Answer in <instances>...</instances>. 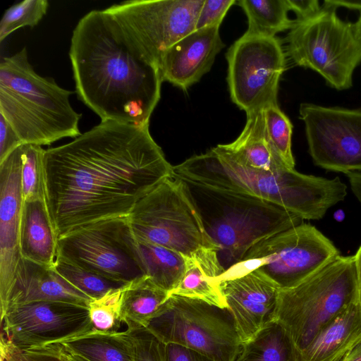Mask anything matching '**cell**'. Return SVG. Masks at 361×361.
<instances>
[{"label": "cell", "instance_id": "cell-1", "mask_svg": "<svg viewBox=\"0 0 361 361\" xmlns=\"http://www.w3.org/2000/svg\"><path fill=\"white\" fill-rule=\"evenodd\" d=\"M43 167L58 238L91 223L128 216L142 197L173 176L149 125L111 121L45 149Z\"/></svg>", "mask_w": 361, "mask_h": 361}, {"label": "cell", "instance_id": "cell-2", "mask_svg": "<svg viewBox=\"0 0 361 361\" xmlns=\"http://www.w3.org/2000/svg\"><path fill=\"white\" fill-rule=\"evenodd\" d=\"M69 56L78 98L101 121L149 125L161 97L159 68L129 47L104 9L78 21Z\"/></svg>", "mask_w": 361, "mask_h": 361}, {"label": "cell", "instance_id": "cell-3", "mask_svg": "<svg viewBox=\"0 0 361 361\" xmlns=\"http://www.w3.org/2000/svg\"><path fill=\"white\" fill-rule=\"evenodd\" d=\"M173 176L264 200L303 220L322 219L347 195V186L338 177L306 175L288 167L252 169L235 161L219 145L173 166Z\"/></svg>", "mask_w": 361, "mask_h": 361}, {"label": "cell", "instance_id": "cell-4", "mask_svg": "<svg viewBox=\"0 0 361 361\" xmlns=\"http://www.w3.org/2000/svg\"><path fill=\"white\" fill-rule=\"evenodd\" d=\"M73 93L53 78L38 75L29 62L25 47L1 61L0 114L23 144L49 145L82 134V115L70 104Z\"/></svg>", "mask_w": 361, "mask_h": 361}, {"label": "cell", "instance_id": "cell-5", "mask_svg": "<svg viewBox=\"0 0 361 361\" xmlns=\"http://www.w3.org/2000/svg\"><path fill=\"white\" fill-rule=\"evenodd\" d=\"M181 180L225 272L240 263L256 244L303 223L300 217L264 200Z\"/></svg>", "mask_w": 361, "mask_h": 361}, {"label": "cell", "instance_id": "cell-6", "mask_svg": "<svg viewBox=\"0 0 361 361\" xmlns=\"http://www.w3.org/2000/svg\"><path fill=\"white\" fill-rule=\"evenodd\" d=\"M128 217L137 240L195 258L213 279L224 274L217 248L181 179L173 176L161 182L135 204Z\"/></svg>", "mask_w": 361, "mask_h": 361}, {"label": "cell", "instance_id": "cell-7", "mask_svg": "<svg viewBox=\"0 0 361 361\" xmlns=\"http://www.w3.org/2000/svg\"><path fill=\"white\" fill-rule=\"evenodd\" d=\"M358 300L355 255H338L296 286L279 290L276 321L302 353L329 323Z\"/></svg>", "mask_w": 361, "mask_h": 361}, {"label": "cell", "instance_id": "cell-8", "mask_svg": "<svg viewBox=\"0 0 361 361\" xmlns=\"http://www.w3.org/2000/svg\"><path fill=\"white\" fill-rule=\"evenodd\" d=\"M336 10L323 4L315 14L293 20L286 53L295 65L315 71L331 87L345 90L361 63V41L354 23L341 19Z\"/></svg>", "mask_w": 361, "mask_h": 361}, {"label": "cell", "instance_id": "cell-9", "mask_svg": "<svg viewBox=\"0 0 361 361\" xmlns=\"http://www.w3.org/2000/svg\"><path fill=\"white\" fill-rule=\"evenodd\" d=\"M145 328L165 345L178 344L215 361H235L242 345L228 308L176 295Z\"/></svg>", "mask_w": 361, "mask_h": 361}, {"label": "cell", "instance_id": "cell-10", "mask_svg": "<svg viewBox=\"0 0 361 361\" xmlns=\"http://www.w3.org/2000/svg\"><path fill=\"white\" fill-rule=\"evenodd\" d=\"M339 255L334 243L314 226L302 223L253 246L222 280L258 269L279 289L296 286Z\"/></svg>", "mask_w": 361, "mask_h": 361}, {"label": "cell", "instance_id": "cell-11", "mask_svg": "<svg viewBox=\"0 0 361 361\" xmlns=\"http://www.w3.org/2000/svg\"><path fill=\"white\" fill-rule=\"evenodd\" d=\"M56 258L124 283L145 275L128 216L91 223L59 236Z\"/></svg>", "mask_w": 361, "mask_h": 361}, {"label": "cell", "instance_id": "cell-12", "mask_svg": "<svg viewBox=\"0 0 361 361\" xmlns=\"http://www.w3.org/2000/svg\"><path fill=\"white\" fill-rule=\"evenodd\" d=\"M204 0H131L104 9L129 47L159 68L165 51L196 30Z\"/></svg>", "mask_w": 361, "mask_h": 361}, {"label": "cell", "instance_id": "cell-13", "mask_svg": "<svg viewBox=\"0 0 361 361\" xmlns=\"http://www.w3.org/2000/svg\"><path fill=\"white\" fill-rule=\"evenodd\" d=\"M227 82L232 102L246 115L278 104L286 56L276 37L245 32L226 54Z\"/></svg>", "mask_w": 361, "mask_h": 361}, {"label": "cell", "instance_id": "cell-14", "mask_svg": "<svg viewBox=\"0 0 361 361\" xmlns=\"http://www.w3.org/2000/svg\"><path fill=\"white\" fill-rule=\"evenodd\" d=\"M299 114L315 165L345 174L361 172V109L305 102Z\"/></svg>", "mask_w": 361, "mask_h": 361}, {"label": "cell", "instance_id": "cell-15", "mask_svg": "<svg viewBox=\"0 0 361 361\" xmlns=\"http://www.w3.org/2000/svg\"><path fill=\"white\" fill-rule=\"evenodd\" d=\"M1 338L19 348L57 343L94 329L87 307L38 301L12 306L1 314Z\"/></svg>", "mask_w": 361, "mask_h": 361}, {"label": "cell", "instance_id": "cell-16", "mask_svg": "<svg viewBox=\"0 0 361 361\" xmlns=\"http://www.w3.org/2000/svg\"><path fill=\"white\" fill-rule=\"evenodd\" d=\"M219 283L242 343L276 320L280 289L259 269Z\"/></svg>", "mask_w": 361, "mask_h": 361}, {"label": "cell", "instance_id": "cell-17", "mask_svg": "<svg viewBox=\"0 0 361 361\" xmlns=\"http://www.w3.org/2000/svg\"><path fill=\"white\" fill-rule=\"evenodd\" d=\"M21 146L0 163V302L9 291L21 257Z\"/></svg>", "mask_w": 361, "mask_h": 361}, {"label": "cell", "instance_id": "cell-18", "mask_svg": "<svg viewBox=\"0 0 361 361\" xmlns=\"http://www.w3.org/2000/svg\"><path fill=\"white\" fill-rule=\"evenodd\" d=\"M219 27L195 30L169 47L159 64L162 81L185 91L208 73L225 47Z\"/></svg>", "mask_w": 361, "mask_h": 361}, {"label": "cell", "instance_id": "cell-19", "mask_svg": "<svg viewBox=\"0 0 361 361\" xmlns=\"http://www.w3.org/2000/svg\"><path fill=\"white\" fill-rule=\"evenodd\" d=\"M92 300L68 282L54 267L20 257L9 291L0 302L1 314L12 306L32 302H65L88 307Z\"/></svg>", "mask_w": 361, "mask_h": 361}, {"label": "cell", "instance_id": "cell-20", "mask_svg": "<svg viewBox=\"0 0 361 361\" xmlns=\"http://www.w3.org/2000/svg\"><path fill=\"white\" fill-rule=\"evenodd\" d=\"M57 242L46 200L23 202L19 234L20 257L54 267Z\"/></svg>", "mask_w": 361, "mask_h": 361}, {"label": "cell", "instance_id": "cell-21", "mask_svg": "<svg viewBox=\"0 0 361 361\" xmlns=\"http://www.w3.org/2000/svg\"><path fill=\"white\" fill-rule=\"evenodd\" d=\"M361 339L360 300L343 310L302 353L304 361H341Z\"/></svg>", "mask_w": 361, "mask_h": 361}, {"label": "cell", "instance_id": "cell-22", "mask_svg": "<svg viewBox=\"0 0 361 361\" xmlns=\"http://www.w3.org/2000/svg\"><path fill=\"white\" fill-rule=\"evenodd\" d=\"M246 116V123L237 139L229 144L218 145L235 161L247 168L274 171L287 167L267 137L263 109Z\"/></svg>", "mask_w": 361, "mask_h": 361}, {"label": "cell", "instance_id": "cell-23", "mask_svg": "<svg viewBox=\"0 0 361 361\" xmlns=\"http://www.w3.org/2000/svg\"><path fill=\"white\" fill-rule=\"evenodd\" d=\"M57 343L87 361H135L134 345L128 329H93Z\"/></svg>", "mask_w": 361, "mask_h": 361}, {"label": "cell", "instance_id": "cell-24", "mask_svg": "<svg viewBox=\"0 0 361 361\" xmlns=\"http://www.w3.org/2000/svg\"><path fill=\"white\" fill-rule=\"evenodd\" d=\"M170 296L147 275L123 288L120 320L128 329L145 328Z\"/></svg>", "mask_w": 361, "mask_h": 361}, {"label": "cell", "instance_id": "cell-25", "mask_svg": "<svg viewBox=\"0 0 361 361\" xmlns=\"http://www.w3.org/2000/svg\"><path fill=\"white\" fill-rule=\"evenodd\" d=\"M235 361H304L288 331L274 321L242 343Z\"/></svg>", "mask_w": 361, "mask_h": 361}, {"label": "cell", "instance_id": "cell-26", "mask_svg": "<svg viewBox=\"0 0 361 361\" xmlns=\"http://www.w3.org/2000/svg\"><path fill=\"white\" fill-rule=\"evenodd\" d=\"M137 243L145 275L170 293L183 279L185 257L161 245L138 240Z\"/></svg>", "mask_w": 361, "mask_h": 361}, {"label": "cell", "instance_id": "cell-27", "mask_svg": "<svg viewBox=\"0 0 361 361\" xmlns=\"http://www.w3.org/2000/svg\"><path fill=\"white\" fill-rule=\"evenodd\" d=\"M237 3L247 17L246 32L249 34L275 37L293 25V20L288 16L290 9L286 0H240Z\"/></svg>", "mask_w": 361, "mask_h": 361}, {"label": "cell", "instance_id": "cell-28", "mask_svg": "<svg viewBox=\"0 0 361 361\" xmlns=\"http://www.w3.org/2000/svg\"><path fill=\"white\" fill-rule=\"evenodd\" d=\"M185 271L180 284L170 293L188 298L204 301L221 308H227L220 283L209 276L195 259L185 257Z\"/></svg>", "mask_w": 361, "mask_h": 361}, {"label": "cell", "instance_id": "cell-29", "mask_svg": "<svg viewBox=\"0 0 361 361\" xmlns=\"http://www.w3.org/2000/svg\"><path fill=\"white\" fill-rule=\"evenodd\" d=\"M45 149L31 144L21 145L20 173L23 202L45 200L43 159Z\"/></svg>", "mask_w": 361, "mask_h": 361}, {"label": "cell", "instance_id": "cell-30", "mask_svg": "<svg viewBox=\"0 0 361 361\" xmlns=\"http://www.w3.org/2000/svg\"><path fill=\"white\" fill-rule=\"evenodd\" d=\"M267 137L274 151L288 168L294 169L295 159L291 149L293 125L278 104L263 109Z\"/></svg>", "mask_w": 361, "mask_h": 361}, {"label": "cell", "instance_id": "cell-31", "mask_svg": "<svg viewBox=\"0 0 361 361\" xmlns=\"http://www.w3.org/2000/svg\"><path fill=\"white\" fill-rule=\"evenodd\" d=\"M54 269L75 288L92 299L102 297L110 290L127 283L115 281L56 259Z\"/></svg>", "mask_w": 361, "mask_h": 361}, {"label": "cell", "instance_id": "cell-32", "mask_svg": "<svg viewBox=\"0 0 361 361\" xmlns=\"http://www.w3.org/2000/svg\"><path fill=\"white\" fill-rule=\"evenodd\" d=\"M48 7L47 0H24L8 8L0 21V41L19 28L37 25L47 13Z\"/></svg>", "mask_w": 361, "mask_h": 361}, {"label": "cell", "instance_id": "cell-33", "mask_svg": "<svg viewBox=\"0 0 361 361\" xmlns=\"http://www.w3.org/2000/svg\"><path fill=\"white\" fill-rule=\"evenodd\" d=\"M123 288L110 290L102 297L90 301L88 309L94 329L112 331L120 328Z\"/></svg>", "mask_w": 361, "mask_h": 361}, {"label": "cell", "instance_id": "cell-34", "mask_svg": "<svg viewBox=\"0 0 361 361\" xmlns=\"http://www.w3.org/2000/svg\"><path fill=\"white\" fill-rule=\"evenodd\" d=\"M1 361H67L60 343L19 348L1 340Z\"/></svg>", "mask_w": 361, "mask_h": 361}, {"label": "cell", "instance_id": "cell-35", "mask_svg": "<svg viewBox=\"0 0 361 361\" xmlns=\"http://www.w3.org/2000/svg\"><path fill=\"white\" fill-rule=\"evenodd\" d=\"M127 329L134 345L135 361H166L165 344L146 328Z\"/></svg>", "mask_w": 361, "mask_h": 361}, {"label": "cell", "instance_id": "cell-36", "mask_svg": "<svg viewBox=\"0 0 361 361\" xmlns=\"http://www.w3.org/2000/svg\"><path fill=\"white\" fill-rule=\"evenodd\" d=\"M235 0H204L196 23V30L220 25Z\"/></svg>", "mask_w": 361, "mask_h": 361}, {"label": "cell", "instance_id": "cell-37", "mask_svg": "<svg viewBox=\"0 0 361 361\" xmlns=\"http://www.w3.org/2000/svg\"><path fill=\"white\" fill-rule=\"evenodd\" d=\"M22 145L23 142L17 133L0 114V163Z\"/></svg>", "mask_w": 361, "mask_h": 361}, {"label": "cell", "instance_id": "cell-38", "mask_svg": "<svg viewBox=\"0 0 361 361\" xmlns=\"http://www.w3.org/2000/svg\"><path fill=\"white\" fill-rule=\"evenodd\" d=\"M166 361H215L190 348L174 343L165 345Z\"/></svg>", "mask_w": 361, "mask_h": 361}, {"label": "cell", "instance_id": "cell-39", "mask_svg": "<svg viewBox=\"0 0 361 361\" xmlns=\"http://www.w3.org/2000/svg\"><path fill=\"white\" fill-rule=\"evenodd\" d=\"M290 11L296 14L297 19L305 18L317 13L322 8L318 0H286Z\"/></svg>", "mask_w": 361, "mask_h": 361}, {"label": "cell", "instance_id": "cell-40", "mask_svg": "<svg viewBox=\"0 0 361 361\" xmlns=\"http://www.w3.org/2000/svg\"><path fill=\"white\" fill-rule=\"evenodd\" d=\"M323 4L336 8L342 7L361 11V0H325Z\"/></svg>", "mask_w": 361, "mask_h": 361}, {"label": "cell", "instance_id": "cell-41", "mask_svg": "<svg viewBox=\"0 0 361 361\" xmlns=\"http://www.w3.org/2000/svg\"><path fill=\"white\" fill-rule=\"evenodd\" d=\"M351 190L361 204V172H350L346 173Z\"/></svg>", "mask_w": 361, "mask_h": 361}, {"label": "cell", "instance_id": "cell-42", "mask_svg": "<svg viewBox=\"0 0 361 361\" xmlns=\"http://www.w3.org/2000/svg\"><path fill=\"white\" fill-rule=\"evenodd\" d=\"M341 361H361V339L350 350Z\"/></svg>", "mask_w": 361, "mask_h": 361}, {"label": "cell", "instance_id": "cell-43", "mask_svg": "<svg viewBox=\"0 0 361 361\" xmlns=\"http://www.w3.org/2000/svg\"><path fill=\"white\" fill-rule=\"evenodd\" d=\"M355 258L357 269V276L358 282V290H359V300L361 305V245L357 250Z\"/></svg>", "mask_w": 361, "mask_h": 361}, {"label": "cell", "instance_id": "cell-44", "mask_svg": "<svg viewBox=\"0 0 361 361\" xmlns=\"http://www.w3.org/2000/svg\"><path fill=\"white\" fill-rule=\"evenodd\" d=\"M61 347L63 354L67 361H87V360L82 358V357L71 353L70 351L66 350L62 345Z\"/></svg>", "mask_w": 361, "mask_h": 361}, {"label": "cell", "instance_id": "cell-45", "mask_svg": "<svg viewBox=\"0 0 361 361\" xmlns=\"http://www.w3.org/2000/svg\"><path fill=\"white\" fill-rule=\"evenodd\" d=\"M356 34L361 41V11H360L359 17L357 21L354 23Z\"/></svg>", "mask_w": 361, "mask_h": 361}]
</instances>
